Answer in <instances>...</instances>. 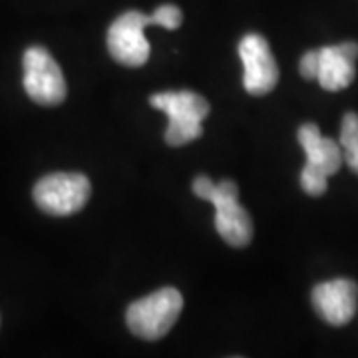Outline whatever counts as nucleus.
<instances>
[{"label": "nucleus", "instance_id": "1", "mask_svg": "<svg viewBox=\"0 0 358 358\" xmlns=\"http://www.w3.org/2000/svg\"><path fill=\"white\" fill-rule=\"evenodd\" d=\"M193 193L215 205V227L221 239L231 247H247L253 239V221L239 203V187L235 181L213 183L207 176L193 179Z\"/></svg>", "mask_w": 358, "mask_h": 358}, {"label": "nucleus", "instance_id": "2", "mask_svg": "<svg viewBox=\"0 0 358 358\" xmlns=\"http://www.w3.org/2000/svg\"><path fill=\"white\" fill-rule=\"evenodd\" d=\"M150 103L169 117L166 141L169 145H185L203 136V120L209 114V103L195 92H162L150 98Z\"/></svg>", "mask_w": 358, "mask_h": 358}, {"label": "nucleus", "instance_id": "3", "mask_svg": "<svg viewBox=\"0 0 358 358\" xmlns=\"http://www.w3.org/2000/svg\"><path fill=\"white\" fill-rule=\"evenodd\" d=\"M296 138L307 154V164L301 171V185L307 195L319 197L327 192L329 176H334L345 162L341 143L322 138L317 124H303Z\"/></svg>", "mask_w": 358, "mask_h": 358}, {"label": "nucleus", "instance_id": "4", "mask_svg": "<svg viewBox=\"0 0 358 358\" xmlns=\"http://www.w3.org/2000/svg\"><path fill=\"white\" fill-rule=\"evenodd\" d=\"M183 310V296L178 289L166 287L131 303L126 313L128 329L145 341H157L171 331Z\"/></svg>", "mask_w": 358, "mask_h": 358}, {"label": "nucleus", "instance_id": "5", "mask_svg": "<svg viewBox=\"0 0 358 358\" xmlns=\"http://www.w3.org/2000/svg\"><path fill=\"white\" fill-rule=\"evenodd\" d=\"M92 185L82 173H50L34 185V201L48 215L64 217L88 203Z\"/></svg>", "mask_w": 358, "mask_h": 358}, {"label": "nucleus", "instance_id": "6", "mask_svg": "<svg viewBox=\"0 0 358 358\" xmlns=\"http://www.w3.org/2000/svg\"><path fill=\"white\" fill-rule=\"evenodd\" d=\"M24 90L32 102L40 106H58L64 102L68 88L60 66L42 46L24 52Z\"/></svg>", "mask_w": 358, "mask_h": 358}, {"label": "nucleus", "instance_id": "7", "mask_svg": "<svg viewBox=\"0 0 358 358\" xmlns=\"http://www.w3.org/2000/svg\"><path fill=\"white\" fill-rule=\"evenodd\" d=\"M145 26H154V16L128 10L117 16L108 30V50L115 62L138 68L150 58V42L143 34Z\"/></svg>", "mask_w": 358, "mask_h": 358}, {"label": "nucleus", "instance_id": "8", "mask_svg": "<svg viewBox=\"0 0 358 358\" xmlns=\"http://www.w3.org/2000/svg\"><path fill=\"white\" fill-rule=\"evenodd\" d=\"M239 58L243 62V88L251 96H265L279 82V66L268 42L261 34H247L239 42Z\"/></svg>", "mask_w": 358, "mask_h": 358}, {"label": "nucleus", "instance_id": "9", "mask_svg": "<svg viewBox=\"0 0 358 358\" xmlns=\"http://www.w3.org/2000/svg\"><path fill=\"white\" fill-rule=\"evenodd\" d=\"M313 308L333 327H343L355 319L358 308V285L350 279H333L313 289Z\"/></svg>", "mask_w": 358, "mask_h": 358}, {"label": "nucleus", "instance_id": "10", "mask_svg": "<svg viewBox=\"0 0 358 358\" xmlns=\"http://www.w3.org/2000/svg\"><path fill=\"white\" fill-rule=\"evenodd\" d=\"M358 44L343 42L336 46H324L319 50V74L317 80L327 92H341L352 84L357 76Z\"/></svg>", "mask_w": 358, "mask_h": 358}, {"label": "nucleus", "instance_id": "11", "mask_svg": "<svg viewBox=\"0 0 358 358\" xmlns=\"http://www.w3.org/2000/svg\"><path fill=\"white\" fill-rule=\"evenodd\" d=\"M341 150H343V159L346 162V166L358 176V114L355 112H348L343 117Z\"/></svg>", "mask_w": 358, "mask_h": 358}, {"label": "nucleus", "instance_id": "12", "mask_svg": "<svg viewBox=\"0 0 358 358\" xmlns=\"http://www.w3.org/2000/svg\"><path fill=\"white\" fill-rule=\"evenodd\" d=\"M152 16H154L155 26H164L167 30H176L183 22V13L173 4H162L159 8H155Z\"/></svg>", "mask_w": 358, "mask_h": 358}, {"label": "nucleus", "instance_id": "13", "mask_svg": "<svg viewBox=\"0 0 358 358\" xmlns=\"http://www.w3.org/2000/svg\"><path fill=\"white\" fill-rule=\"evenodd\" d=\"M299 70H301V76L305 80H317V74H319V50H308L307 54H303Z\"/></svg>", "mask_w": 358, "mask_h": 358}]
</instances>
